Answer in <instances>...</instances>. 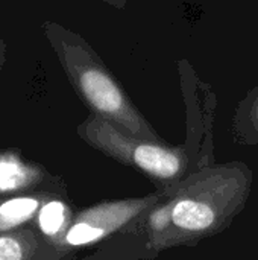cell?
I'll return each instance as SVG.
<instances>
[{
	"instance_id": "cell-1",
	"label": "cell",
	"mask_w": 258,
	"mask_h": 260,
	"mask_svg": "<svg viewBox=\"0 0 258 260\" xmlns=\"http://www.w3.org/2000/svg\"><path fill=\"white\" fill-rule=\"evenodd\" d=\"M251 186L252 174L240 163L190 174L163 190L158 204L81 260L140 259L170 247L196 244L228 227L243 210Z\"/></svg>"
},
{
	"instance_id": "cell-2",
	"label": "cell",
	"mask_w": 258,
	"mask_h": 260,
	"mask_svg": "<svg viewBox=\"0 0 258 260\" xmlns=\"http://www.w3.org/2000/svg\"><path fill=\"white\" fill-rule=\"evenodd\" d=\"M43 32L75 91L91 114L106 120L131 137L163 142L129 101L97 53L79 34L50 20L43 23Z\"/></svg>"
},
{
	"instance_id": "cell-3",
	"label": "cell",
	"mask_w": 258,
	"mask_h": 260,
	"mask_svg": "<svg viewBox=\"0 0 258 260\" xmlns=\"http://www.w3.org/2000/svg\"><path fill=\"white\" fill-rule=\"evenodd\" d=\"M76 131L94 149L143 172L158 186V190L181 183L189 169V155L182 148L131 137L91 113Z\"/></svg>"
},
{
	"instance_id": "cell-4",
	"label": "cell",
	"mask_w": 258,
	"mask_h": 260,
	"mask_svg": "<svg viewBox=\"0 0 258 260\" xmlns=\"http://www.w3.org/2000/svg\"><path fill=\"white\" fill-rule=\"evenodd\" d=\"M161 198L163 190H158L157 193L140 198L103 201L78 212L62 239L59 253L71 256L79 248L106 242L141 213L158 204Z\"/></svg>"
},
{
	"instance_id": "cell-5",
	"label": "cell",
	"mask_w": 258,
	"mask_h": 260,
	"mask_svg": "<svg viewBox=\"0 0 258 260\" xmlns=\"http://www.w3.org/2000/svg\"><path fill=\"white\" fill-rule=\"evenodd\" d=\"M33 192L67 195V186L40 163L29 160L17 148L0 151V198Z\"/></svg>"
},
{
	"instance_id": "cell-6",
	"label": "cell",
	"mask_w": 258,
	"mask_h": 260,
	"mask_svg": "<svg viewBox=\"0 0 258 260\" xmlns=\"http://www.w3.org/2000/svg\"><path fill=\"white\" fill-rule=\"evenodd\" d=\"M59 254L33 227L0 233V260H50Z\"/></svg>"
},
{
	"instance_id": "cell-7",
	"label": "cell",
	"mask_w": 258,
	"mask_h": 260,
	"mask_svg": "<svg viewBox=\"0 0 258 260\" xmlns=\"http://www.w3.org/2000/svg\"><path fill=\"white\" fill-rule=\"evenodd\" d=\"M75 215L73 207L67 201V195L58 193L43 204L32 227L40 233L46 244L59 251L62 239L70 229Z\"/></svg>"
},
{
	"instance_id": "cell-8",
	"label": "cell",
	"mask_w": 258,
	"mask_h": 260,
	"mask_svg": "<svg viewBox=\"0 0 258 260\" xmlns=\"http://www.w3.org/2000/svg\"><path fill=\"white\" fill-rule=\"evenodd\" d=\"M53 195L58 193L33 192L0 198V233L14 232L23 227H32L40 209Z\"/></svg>"
},
{
	"instance_id": "cell-9",
	"label": "cell",
	"mask_w": 258,
	"mask_h": 260,
	"mask_svg": "<svg viewBox=\"0 0 258 260\" xmlns=\"http://www.w3.org/2000/svg\"><path fill=\"white\" fill-rule=\"evenodd\" d=\"M245 122H246V134H252L258 142V94L254 98L245 113Z\"/></svg>"
},
{
	"instance_id": "cell-10",
	"label": "cell",
	"mask_w": 258,
	"mask_h": 260,
	"mask_svg": "<svg viewBox=\"0 0 258 260\" xmlns=\"http://www.w3.org/2000/svg\"><path fill=\"white\" fill-rule=\"evenodd\" d=\"M6 53H8V46H6V43H5L2 34H0V72H2L3 64H5V61H6Z\"/></svg>"
},
{
	"instance_id": "cell-11",
	"label": "cell",
	"mask_w": 258,
	"mask_h": 260,
	"mask_svg": "<svg viewBox=\"0 0 258 260\" xmlns=\"http://www.w3.org/2000/svg\"><path fill=\"white\" fill-rule=\"evenodd\" d=\"M50 260H75L71 256H56V257H53V259H50Z\"/></svg>"
}]
</instances>
